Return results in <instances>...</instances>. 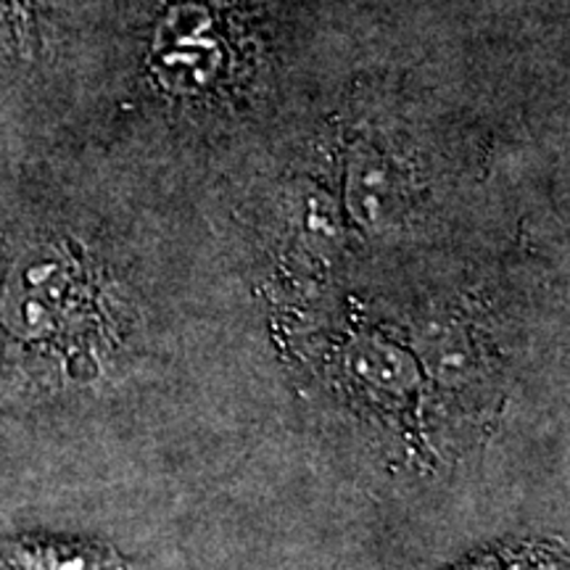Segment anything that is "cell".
Wrapping results in <instances>:
<instances>
[{
    "mask_svg": "<svg viewBox=\"0 0 570 570\" xmlns=\"http://www.w3.org/2000/svg\"><path fill=\"white\" fill-rule=\"evenodd\" d=\"M3 315L21 341H38L53 352H88L82 333L92 331V283L80 262L61 252L24 262L9 281Z\"/></svg>",
    "mask_w": 570,
    "mask_h": 570,
    "instance_id": "1",
    "label": "cell"
},
{
    "mask_svg": "<svg viewBox=\"0 0 570 570\" xmlns=\"http://www.w3.org/2000/svg\"><path fill=\"white\" fill-rule=\"evenodd\" d=\"M0 570H127V562L96 539L19 533L0 539Z\"/></svg>",
    "mask_w": 570,
    "mask_h": 570,
    "instance_id": "2",
    "label": "cell"
},
{
    "mask_svg": "<svg viewBox=\"0 0 570 570\" xmlns=\"http://www.w3.org/2000/svg\"><path fill=\"white\" fill-rule=\"evenodd\" d=\"M562 552L558 544L544 541H520L510 547H494L491 552L475 554L458 568L446 570H560Z\"/></svg>",
    "mask_w": 570,
    "mask_h": 570,
    "instance_id": "3",
    "label": "cell"
},
{
    "mask_svg": "<svg viewBox=\"0 0 570 570\" xmlns=\"http://www.w3.org/2000/svg\"><path fill=\"white\" fill-rule=\"evenodd\" d=\"M0 27H6L17 42H30L32 6L30 0H0Z\"/></svg>",
    "mask_w": 570,
    "mask_h": 570,
    "instance_id": "4",
    "label": "cell"
}]
</instances>
